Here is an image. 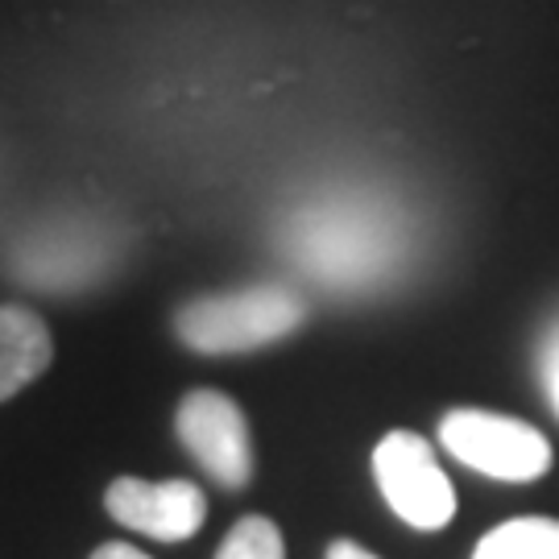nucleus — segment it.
Returning a JSON list of instances; mask_svg holds the SVG:
<instances>
[{
    "label": "nucleus",
    "instance_id": "f257e3e1",
    "mask_svg": "<svg viewBox=\"0 0 559 559\" xmlns=\"http://www.w3.org/2000/svg\"><path fill=\"white\" fill-rule=\"evenodd\" d=\"M302 320L307 302L290 286H249L179 307L175 336L203 357H233L299 332Z\"/></svg>",
    "mask_w": 559,
    "mask_h": 559
},
{
    "label": "nucleus",
    "instance_id": "f03ea898",
    "mask_svg": "<svg viewBox=\"0 0 559 559\" xmlns=\"http://www.w3.org/2000/svg\"><path fill=\"white\" fill-rule=\"evenodd\" d=\"M440 443L460 464L493 480H535L551 468V443L539 427L498 411H448Z\"/></svg>",
    "mask_w": 559,
    "mask_h": 559
},
{
    "label": "nucleus",
    "instance_id": "7ed1b4c3",
    "mask_svg": "<svg viewBox=\"0 0 559 559\" xmlns=\"http://www.w3.org/2000/svg\"><path fill=\"white\" fill-rule=\"evenodd\" d=\"M373 477L390 510L415 531H443L456 514V489L436 448L415 431H390L373 448Z\"/></svg>",
    "mask_w": 559,
    "mask_h": 559
},
{
    "label": "nucleus",
    "instance_id": "20e7f679",
    "mask_svg": "<svg viewBox=\"0 0 559 559\" xmlns=\"http://www.w3.org/2000/svg\"><path fill=\"white\" fill-rule=\"evenodd\" d=\"M182 448L207 477L224 489H245L253 480V436L237 402L221 390H191L175 411Z\"/></svg>",
    "mask_w": 559,
    "mask_h": 559
},
{
    "label": "nucleus",
    "instance_id": "39448f33",
    "mask_svg": "<svg viewBox=\"0 0 559 559\" xmlns=\"http://www.w3.org/2000/svg\"><path fill=\"white\" fill-rule=\"evenodd\" d=\"M104 510L150 539L182 543L200 535L207 519V498L195 480H141V477H117L104 489Z\"/></svg>",
    "mask_w": 559,
    "mask_h": 559
},
{
    "label": "nucleus",
    "instance_id": "423d86ee",
    "mask_svg": "<svg viewBox=\"0 0 559 559\" xmlns=\"http://www.w3.org/2000/svg\"><path fill=\"white\" fill-rule=\"evenodd\" d=\"M55 360V336L29 307H0V402L38 381Z\"/></svg>",
    "mask_w": 559,
    "mask_h": 559
},
{
    "label": "nucleus",
    "instance_id": "0eeeda50",
    "mask_svg": "<svg viewBox=\"0 0 559 559\" xmlns=\"http://www.w3.org/2000/svg\"><path fill=\"white\" fill-rule=\"evenodd\" d=\"M473 559H559V519L526 514L501 522L473 547Z\"/></svg>",
    "mask_w": 559,
    "mask_h": 559
},
{
    "label": "nucleus",
    "instance_id": "6e6552de",
    "mask_svg": "<svg viewBox=\"0 0 559 559\" xmlns=\"http://www.w3.org/2000/svg\"><path fill=\"white\" fill-rule=\"evenodd\" d=\"M216 559H286V543H282V531L265 514H245L224 535Z\"/></svg>",
    "mask_w": 559,
    "mask_h": 559
},
{
    "label": "nucleus",
    "instance_id": "1a4fd4ad",
    "mask_svg": "<svg viewBox=\"0 0 559 559\" xmlns=\"http://www.w3.org/2000/svg\"><path fill=\"white\" fill-rule=\"evenodd\" d=\"M539 373H543V390H547V399H551V406H556V415H559V323L547 332V340H543Z\"/></svg>",
    "mask_w": 559,
    "mask_h": 559
},
{
    "label": "nucleus",
    "instance_id": "9d476101",
    "mask_svg": "<svg viewBox=\"0 0 559 559\" xmlns=\"http://www.w3.org/2000/svg\"><path fill=\"white\" fill-rule=\"evenodd\" d=\"M328 559H378L369 547H360V543L353 539H336L332 547H328Z\"/></svg>",
    "mask_w": 559,
    "mask_h": 559
},
{
    "label": "nucleus",
    "instance_id": "9b49d317",
    "mask_svg": "<svg viewBox=\"0 0 559 559\" xmlns=\"http://www.w3.org/2000/svg\"><path fill=\"white\" fill-rule=\"evenodd\" d=\"M92 559H150V556L138 551V547H129V543H104V547L92 551Z\"/></svg>",
    "mask_w": 559,
    "mask_h": 559
}]
</instances>
